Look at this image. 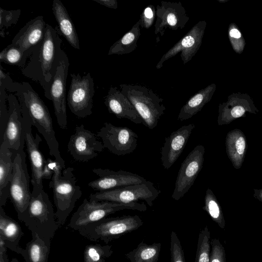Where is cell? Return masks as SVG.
<instances>
[{"label": "cell", "mask_w": 262, "mask_h": 262, "mask_svg": "<svg viewBox=\"0 0 262 262\" xmlns=\"http://www.w3.org/2000/svg\"><path fill=\"white\" fill-rule=\"evenodd\" d=\"M56 27L47 24L43 39L33 47L26 64L20 69L25 77L40 84L45 96L51 100L50 89L63 50Z\"/></svg>", "instance_id": "obj_1"}, {"label": "cell", "mask_w": 262, "mask_h": 262, "mask_svg": "<svg viewBox=\"0 0 262 262\" xmlns=\"http://www.w3.org/2000/svg\"><path fill=\"white\" fill-rule=\"evenodd\" d=\"M21 110L30 118L33 125L42 135L46 141L49 154L54 157L64 169L65 162L59 150V144L55 136L49 111L38 94L27 82H18L15 92Z\"/></svg>", "instance_id": "obj_2"}, {"label": "cell", "mask_w": 262, "mask_h": 262, "mask_svg": "<svg viewBox=\"0 0 262 262\" xmlns=\"http://www.w3.org/2000/svg\"><path fill=\"white\" fill-rule=\"evenodd\" d=\"M46 162L53 171L49 186L53 190L56 221L59 226L61 227L82 196V192L76 184L73 167L64 169L58 162L51 159H48Z\"/></svg>", "instance_id": "obj_3"}, {"label": "cell", "mask_w": 262, "mask_h": 262, "mask_svg": "<svg viewBox=\"0 0 262 262\" xmlns=\"http://www.w3.org/2000/svg\"><path fill=\"white\" fill-rule=\"evenodd\" d=\"M17 217L31 231L32 236L37 235L49 243L59 227L52 204L44 190L32 196L26 210Z\"/></svg>", "instance_id": "obj_4"}, {"label": "cell", "mask_w": 262, "mask_h": 262, "mask_svg": "<svg viewBox=\"0 0 262 262\" xmlns=\"http://www.w3.org/2000/svg\"><path fill=\"white\" fill-rule=\"evenodd\" d=\"M143 224L142 220L137 215L105 217L88 225L78 232L90 241H102L107 244L138 229Z\"/></svg>", "instance_id": "obj_5"}, {"label": "cell", "mask_w": 262, "mask_h": 262, "mask_svg": "<svg viewBox=\"0 0 262 262\" xmlns=\"http://www.w3.org/2000/svg\"><path fill=\"white\" fill-rule=\"evenodd\" d=\"M119 88L135 107L144 125L151 129L155 128L166 110L163 99L152 90L143 85L121 84Z\"/></svg>", "instance_id": "obj_6"}, {"label": "cell", "mask_w": 262, "mask_h": 262, "mask_svg": "<svg viewBox=\"0 0 262 262\" xmlns=\"http://www.w3.org/2000/svg\"><path fill=\"white\" fill-rule=\"evenodd\" d=\"M124 209L144 212L147 210V207L143 203L123 204L85 199L72 215L68 227L73 230L78 231L89 224Z\"/></svg>", "instance_id": "obj_7"}, {"label": "cell", "mask_w": 262, "mask_h": 262, "mask_svg": "<svg viewBox=\"0 0 262 262\" xmlns=\"http://www.w3.org/2000/svg\"><path fill=\"white\" fill-rule=\"evenodd\" d=\"M160 191L154 184L148 181L130 185L118 188L92 193L89 200L96 201H108L118 203L129 204L144 201L150 207L158 198Z\"/></svg>", "instance_id": "obj_8"}, {"label": "cell", "mask_w": 262, "mask_h": 262, "mask_svg": "<svg viewBox=\"0 0 262 262\" xmlns=\"http://www.w3.org/2000/svg\"><path fill=\"white\" fill-rule=\"evenodd\" d=\"M70 76L71 81L67 97L68 106L77 117L85 118L92 114L94 79L90 73L83 76L71 73Z\"/></svg>", "instance_id": "obj_9"}, {"label": "cell", "mask_w": 262, "mask_h": 262, "mask_svg": "<svg viewBox=\"0 0 262 262\" xmlns=\"http://www.w3.org/2000/svg\"><path fill=\"white\" fill-rule=\"evenodd\" d=\"M26 163V155L24 151L14 157L13 171L10 188V196L17 216L27 208L32 198L30 178Z\"/></svg>", "instance_id": "obj_10"}, {"label": "cell", "mask_w": 262, "mask_h": 262, "mask_svg": "<svg viewBox=\"0 0 262 262\" xmlns=\"http://www.w3.org/2000/svg\"><path fill=\"white\" fill-rule=\"evenodd\" d=\"M97 136L101 139L104 148L117 156L130 154L137 147V134L127 127L117 126L105 122Z\"/></svg>", "instance_id": "obj_11"}, {"label": "cell", "mask_w": 262, "mask_h": 262, "mask_svg": "<svg viewBox=\"0 0 262 262\" xmlns=\"http://www.w3.org/2000/svg\"><path fill=\"white\" fill-rule=\"evenodd\" d=\"M24 121L25 144L29 155L31 168V182L33 186L32 196H37L43 189L42 171L46 162L39 145L41 138L38 134L33 136L32 131L33 123L29 115L21 111Z\"/></svg>", "instance_id": "obj_12"}, {"label": "cell", "mask_w": 262, "mask_h": 262, "mask_svg": "<svg viewBox=\"0 0 262 262\" xmlns=\"http://www.w3.org/2000/svg\"><path fill=\"white\" fill-rule=\"evenodd\" d=\"M205 151L203 145H196L181 164L172 194L173 200H180L193 184L203 167Z\"/></svg>", "instance_id": "obj_13"}, {"label": "cell", "mask_w": 262, "mask_h": 262, "mask_svg": "<svg viewBox=\"0 0 262 262\" xmlns=\"http://www.w3.org/2000/svg\"><path fill=\"white\" fill-rule=\"evenodd\" d=\"M7 100L9 118L2 143L10 149L14 157L17 154L24 151L25 144L24 121L21 107L16 95L9 94Z\"/></svg>", "instance_id": "obj_14"}, {"label": "cell", "mask_w": 262, "mask_h": 262, "mask_svg": "<svg viewBox=\"0 0 262 262\" xmlns=\"http://www.w3.org/2000/svg\"><path fill=\"white\" fill-rule=\"evenodd\" d=\"M69 66V58L63 50L50 89L51 100L57 122L62 129H66L67 127L66 93Z\"/></svg>", "instance_id": "obj_15"}, {"label": "cell", "mask_w": 262, "mask_h": 262, "mask_svg": "<svg viewBox=\"0 0 262 262\" xmlns=\"http://www.w3.org/2000/svg\"><path fill=\"white\" fill-rule=\"evenodd\" d=\"M97 136L85 128L83 124L76 126L75 131L70 138L68 150L77 161L87 162L96 157L104 149Z\"/></svg>", "instance_id": "obj_16"}, {"label": "cell", "mask_w": 262, "mask_h": 262, "mask_svg": "<svg viewBox=\"0 0 262 262\" xmlns=\"http://www.w3.org/2000/svg\"><path fill=\"white\" fill-rule=\"evenodd\" d=\"M206 25V22L203 20L194 25L183 38L161 57L156 65V69L161 68L164 62L180 52L183 64L188 62L201 45Z\"/></svg>", "instance_id": "obj_17"}, {"label": "cell", "mask_w": 262, "mask_h": 262, "mask_svg": "<svg viewBox=\"0 0 262 262\" xmlns=\"http://www.w3.org/2000/svg\"><path fill=\"white\" fill-rule=\"evenodd\" d=\"M189 20L187 12L180 2L161 1L156 7L155 34L163 36L167 29H182Z\"/></svg>", "instance_id": "obj_18"}, {"label": "cell", "mask_w": 262, "mask_h": 262, "mask_svg": "<svg viewBox=\"0 0 262 262\" xmlns=\"http://www.w3.org/2000/svg\"><path fill=\"white\" fill-rule=\"evenodd\" d=\"M92 171L98 178L88 183L90 187L98 191H104L130 185L147 182L137 173L123 170L115 171L109 169L94 168Z\"/></svg>", "instance_id": "obj_19"}, {"label": "cell", "mask_w": 262, "mask_h": 262, "mask_svg": "<svg viewBox=\"0 0 262 262\" xmlns=\"http://www.w3.org/2000/svg\"><path fill=\"white\" fill-rule=\"evenodd\" d=\"M194 127L193 123L183 125L165 138L160 152L161 161L165 169L170 168L179 158Z\"/></svg>", "instance_id": "obj_20"}, {"label": "cell", "mask_w": 262, "mask_h": 262, "mask_svg": "<svg viewBox=\"0 0 262 262\" xmlns=\"http://www.w3.org/2000/svg\"><path fill=\"white\" fill-rule=\"evenodd\" d=\"M104 104L110 113L118 118H125L136 124L144 122L134 106L117 87L111 86L104 97Z\"/></svg>", "instance_id": "obj_21"}, {"label": "cell", "mask_w": 262, "mask_h": 262, "mask_svg": "<svg viewBox=\"0 0 262 262\" xmlns=\"http://www.w3.org/2000/svg\"><path fill=\"white\" fill-rule=\"evenodd\" d=\"M46 25L42 16L35 17L19 30L11 43L19 47L23 52L30 50L43 39Z\"/></svg>", "instance_id": "obj_22"}, {"label": "cell", "mask_w": 262, "mask_h": 262, "mask_svg": "<svg viewBox=\"0 0 262 262\" xmlns=\"http://www.w3.org/2000/svg\"><path fill=\"white\" fill-rule=\"evenodd\" d=\"M24 235L19 224L7 215L2 206H0V237L4 241L6 247L20 254L23 248L19 245Z\"/></svg>", "instance_id": "obj_23"}, {"label": "cell", "mask_w": 262, "mask_h": 262, "mask_svg": "<svg viewBox=\"0 0 262 262\" xmlns=\"http://www.w3.org/2000/svg\"><path fill=\"white\" fill-rule=\"evenodd\" d=\"M52 9L61 34L75 49H80L79 40L74 24L60 0H54Z\"/></svg>", "instance_id": "obj_24"}, {"label": "cell", "mask_w": 262, "mask_h": 262, "mask_svg": "<svg viewBox=\"0 0 262 262\" xmlns=\"http://www.w3.org/2000/svg\"><path fill=\"white\" fill-rule=\"evenodd\" d=\"M226 153L233 166L239 169L244 161L247 149L246 137L238 128L229 132L225 139Z\"/></svg>", "instance_id": "obj_25"}, {"label": "cell", "mask_w": 262, "mask_h": 262, "mask_svg": "<svg viewBox=\"0 0 262 262\" xmlns=\"http://www.w3.org/2000/svg\"><path fill=\"white\" fill-rule=\"evenodd\" d=\"M14 156L4 143L0 145V206L6 204L10 195L13 176Z\"/></svg>", "instance_id": "obj_26"}, {"label": "cell", "mask_w": 262, "mask_h": 262, "mask_svg": "<svg viewBox=\"0 0 262 262\" xmlns=\"http://www.w3.org/2000/svg\"><path fill=\"white\" fill-rule=\"evenodd\" d=\"M213 90V85H210L195 94L181 107L178 116V120H187L200 112L210 99Z\"/></svg>", "instance_id": "obj_27"}, {"label": "cell", "mask_w": 262, "mask_h": 262, "mask_svg": "<svg viewBox=\"0 0 262 262\" xmlns=\"http://www.w3.org/2000/svg\"><path fill=\"white\" fill-rule=\"evenodd\" d=\"M32 237L20 255L26 262H48L51 243L45 242L37 235Z\"/></svg>", "instance_id": "obj_28"}, {"label": "cell", "mask_w": 262, "mask_h": 262, "mask_svg": "<svg viewBox=\"0 0 262 262\" xmlns=\"http://www.w3.org/2000/svg\"><path fill=\"white\" fill-rule=\"evenodd\" d=\"M139 20L121 38L110 47L107 55H123L133 52L137 48V42L141 35Z\"/></svg>", "instance_id": "obj_29"}, {"label": "cell", "mask_w": 262, "mask_h": 262, "mask_svg": "<svg viewBox=\"0 0 262 262\" xmlns=\"http://www.w3.org/2000/svg\"><path fill=\"white\" fill-rule=\"evenodd\" d=\"M161 246V243L148 245L142 242L125 255L130 262H158Z\"/></svg>", "instance_id": "obj_30"}, {"label": "cell", "mask_w": 262, "mask_h": 262, "mask_svg": "<svg viewBox=\"0 0 262 262\" xmlns=\"http://www.w3.org/2000/svg\"><path fill=\"white\" fill-rule=\"evenodd\" d=\"M32 51L33 48L23 52L19 47L11 43L1 52L0 61L17 66L21 69L26 64Z\"/></svg>", "instance_id": "obj_31"}, {"label": "cell", "mask_w": 262, "mask_h": 262, "mask_svg": "<svg viewBox=\"0 0 262 262\" xmlns=\"http://www.w3.org/2000/svg\"><path fill=\"white\" fill-rule=\"evenodd\" d=\"M203 209L207 212L221 228H225V220L222 207L213 192L209 188L206 191Z\"/></svg>", "instance_id": "obj_32"}, {"label": "cell", "mask_w": 262, "mask_h": 262, "mask_svg": "<svg viewBox=\"0 0 262 262\" xmlns=\"http://www.w3.org/2000/svg\"><path fill=\"white\" fill-rule=\"evenodd\" d=\"M113 253L112 245H88L83 252V262H106Z\"/></svg>", "instance_id": "obj_33"}, {"label": "cell", "mask_w": 262, "mask_h": 262, "mask_svg": "<svg viewBox=\"0 0 262 262\" xmlns=\"http://www.w3.org/2000/svg\"><path fill=\"white\" fill-rule=\"evenodd\" d=\"M211 247L210 232L206 226L199 234L194 262H210Z\"/></svg>", "instance_id": "obj_34"}, {"label": "cell", "mask_w": 262, "mask_h": 262, "mask_svg": "<svg viewBox=\"0 0 262 262\" xmlns=\"http://www.w3.org/2000/svg\"><path fill=\"white\" fill-rule=\"evenodd\" d=\"M21 14L20 9L6 10L0 8V35L5 37L6 30L17 22Z\"/></svg>", "instance_id": "obj_35"}, {"label": "cell", "mask_w": 262, "mask_h": 262, "mask_svg": "<svg viewBox=\"0 0 262 262\" xmlns=\"http://www.w3.org/2000/svg\"><path fill=\"white\" fill-rule=\"evenodd\" d=\"M7 96L6 89L0 85V145L3 141L9 118L8 109L6 105Z\"/></svg>", "instance_id": "obj_36"}, {"label": "cell", "mask_w": 262, "mask_h": 262, "mask_svg": "<svg viewBox=\"0 0 262 262\" xmlns=\"http://www.w3.org/2000/svg\"><path fill=\"white\" fill-rule=\"evenodd\" d=\"M171 262H186L180 241L176 233L172 231L170 236Z\"/></svg>", "instance_id": "obj_37"}, {"label": "cell", "mask_w": 262, "mask_h": 262, "mask_svg": "<svg viewBox=\"0 0 262 262\" xmlns=\"http://www.w3.org/2000/svg\"><path fill=\"white\" fill-rule=\"evenodd\" d=\"M211 255L210 262H226L225 249L219 239L211 241Z\"/></svg>", "instance_id": "obj_38"}, {"label": "cell", "mask_w": 262, "mask_h": 262, "mask_svg": "<svg viewBox=\"0 0 262 262\" xmlns=\"http://www.w3.org/2000/svg\"><path fill=\"white\" fill-rule=\"evenodd\" d=\"M156 16V8L152 5H149L143 10L140 15L139 21L142 28L149 29L154 24Z\"/></svg>", "instance_id": "obj_39"}, {"label": "cell", "mask_w": 262, "mask_h": 262, "mask_svg": "<svg viewBox=\"0 0 262 262\" xmlns=\"http://www.w3.org/2000/svg\"><path fill=\"white\" fill-rule=\"evenodd\" d=\"M17 84V82H14L9 75L3 71L1 65L0 85L4 86L10 92L15 93Z\"/></svg>", "instance_id": "obj_40"}, {"label": "cell", "mask_w": 262, "mask_h": 262, "mask_svg": "<svg viewBox=\"0 0 262 262\" xmlns=\"http://www.w3.org/2000/svg\"><path fill=\"white\" fill-rule=\"evenodd\" d=\"M93 1L109 8L117 9L118 2L116 0H92Z\"/></svg>", "instance_id": "obj_41"}, {"label": "cell", "mask_w": 262, "mask_h": 262, "mask_svg": "<svg viewBox=\"0 0 262 262\" xmlns=\"http://www.w3.org/2000/svg\"><path fill=\"white\" fill-rule=\"evenodd\" d=\"M53 176V171L48 164V163L45 162L43 171H42V179H52Z\"/></svg>", "instance_id": "obj_42"}, {"label": "cell", "mask_w": 262, "mask_h": 262, "mask_svg": "<svg viewBox=\"0 0 262 262\" xmlns=\"http://www.w3.org/2000/svg\"><path fill=\"white\" fill-rule=\"evenodd\" d=\"M253 196L259 201L262 202V189H254Z\"/></svg>", "instance_id": "obj_43"}, {"label": "cell", "mask_w": 262, "mask_h": 262, "mask_svg": "<svg viewBox=\"0 0 262 262\" xmlns=\"http://www.w3.org/2000/svg\"><path fill=\"white\" fill-rule=\"evenodd\" d=\"M229 35L230 37L235 38H239L241 37V33L237 29H232L229 32Z\"/></svg>", "instance_id": "obj_44"}, {"label": "cell", "mask_w": 262, "mask_h": 262, "mask_svg": "<svg viewBox=\"0 0 262 262\" xmlns=\"http://www.w3.org/2000/svg\"><path fill=\"white\" fill-rule=\"evenodd\" d=\"M0 262H4L3 260L0 259ZM10 262H19L16 258H13L11 259Z\"/></svg>", "instance_id": "obj_45"}]
</instances>
